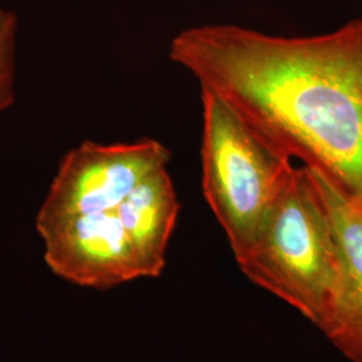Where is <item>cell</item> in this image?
I'll list each match as a JSON object with an SVG mask.
<instances>
[{
  "label": "cell",
  "mask_w": 362,
  "mask_h": 362,
  "mask_svg": "<svg viewBox=\"0 0 362 362\" xmlns=\"http://www.w3.org/2000/svg\"><path fill=\"white\" fill-rule=\"evenodd\" d=\"M18 18L13 11L0 8V113L13 104L15 39Z\"/></svg>",
  "instance_id": "obj_8"
},
{
  "label": "cell",
  "mask_w": 362,
  "mask_h": 362,
  "mask_svg": "<svg viewBox=\"0 0 362 362\" xmlns=\"http://www.w3.org/2000/svg\"><path fill=\"white\" fill-rule=\"evenodd\" d=\"M250 281L318 326L338 270L334 233L308 169L294 165L267 208L252 243L236 258Z\"/></svg>",
  "instance_id": "obj_2"
},
{
  "label": "cell",
  "mask_w": 362,
  "mask_h": 362,
  "mask_svg": "<svg viewBox=\"0 0 362 362\" xmlns=\"http://www.w3.org/2000/svg\"><path fill=\"white\" fill-rule=\"evenodd\" d=\"M169 58L275 151L349 199L362 196V19L296 38L189 27L172 39Z\"/></svg>",
  "instance_id": "obj_1"
},
{
  "label": "cell",
  "mask_w": 362,
  "mask_h": 362,
  "mask_svg": "<svg viewBox=\"0 0 362 362\" xmlns=\"http://www.w3.org/2000/svg\"><path fill=\"white\" fill-rule=\"evenodd\" d=\"M306 169L338 250L336 282L318 327L348 360L362 362V212L322 173Z\"/></svg>",
  "instance_id": "obj_6"
},
{
  "label": "cell",
  "mask_w": 362,
  "mask_h": 362,
  "mask_svg": "<svg viewBox=\"0 0 362 362\" xmlns=\"http://www.w3.org/2000/svg\"><path fill=\"white\" fill-rule=\"evenodd\" d=\"M200 90L202 188L236 259L252 243L293 164L228 105L206 89Z\"/></svg>",
  "instance_id": "obj_3"
},
{
  "label": "cell",
  "mask_w": 362,
  "mask_h": 362,
  "mask_svg": "<svg viewBox=\"0 0 362 362\" xmlns=\"http://www.w3.org/2000/svg\"><path fill=\"white\" fill-rule=\"evenodd\" d=\"M39 235L49 269L71 284L110 288L143 278L116 209L66 218Z\"/></svg>",
  "instance_id": "obj_5"
},
{
  "label": "cell",
  "mask_w": 362,
  "mask_h": 362,
  "mask_svg": "<svg viewBox=\"0 0 362 362\" xmlns=\"http://www.w3.org/2000/svg\"><path fill=\"white\" fill-rule=\"evenodd\" d=\"M180 203L167 168L144 179L116 208L140 263L143 278H157L165 267L170 235Z\"/></svg>",
  "instance_id": "obj_7"
},
{
  "label": "cell",
  "mask_w": 362,
  "mask_h": 362,
  "mask_svg": "<svg viewBox=\"0 0 362 362\" xmlns=\"http://www.w3.org/2000/svg\"><path fill=\"white\" fill-rule=\"evenodd\" d=\"M350 203L354 206V207L357 208L358 211H361L362 212V196L360 197H357V199H349Z\"/></svg>",
  "instance_id": "obj_9"
},
{
  "label": "cell",
  "mask_w": 362,
  "mask_h": 362,
  "mask_svg": "<svg viewBox=\"0 0 362 362\" xmlns=\"http://www.w3.org/2000/svg\"><path fill=\"white\" fill-rule=\"evenodd\" d=\"M170 152L153 139L132 144L85 141L62 158L37 216L38 233L82 214L116 209L149 175L167 168Z\"/></svg>",
  "instance_id": "obj_4"
}]
</instances>
